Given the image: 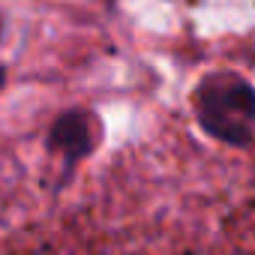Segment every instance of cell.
Returning <instances> with one entry per match:
<instances>
[{"instance_id": "obj_2", "label": "cell", "mask_w": 255, "mask_h": 255, "mask_svg": "<svg viewBox=\"0 0 255 255\" xmlns=\"http://www.w3.org/2000/svg\"><path fill=\"white\" fill-rule=\"evenodd\" d=\"M48 144L66 159H81L96 144V120L84 111H66L54 120Z\"/></svg>"}, {"instance_id": "obj_3", "label": "cell", "mask_w": 255, "mask_h": 255, "mask_svg": "<svg viewBox=\"0 0 255 255\" xmlns=\"http://www.w3.org/2000/svg\"><path fill=\"white\" fill-rule=\"evenodd\" d=\"M3 81H6V69L0 66V87H3Z\"/></svg>"}, {"instance_id": "obj_1", "label": "cell", "mask_w": 255, "mask_h": 255, "mask_svg": "<svg viewBox=\"0 0 255 255\" xmlns=\"http://www.w3.org/2000/svg\"><path fill=\"white\" fill-rule=\"evenodd\" d=\"M201 126L234 147L255 141V90L237 75H213L198 90Z\"/></svg>"}]
</instances>
